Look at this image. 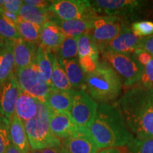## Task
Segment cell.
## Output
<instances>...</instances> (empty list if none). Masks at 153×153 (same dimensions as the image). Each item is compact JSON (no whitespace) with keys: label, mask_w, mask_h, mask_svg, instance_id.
<instances>
[{"label":"cell","mask_w":153,"mask_h":153,"mask_svg":"<svg viewBox=\"0 0 153 153\" xmlns=\"http://www.w3.org/2000/svg\"><path fill=\"white\" fill-rule=\"evenodd\" d=\"M132 32L138 38H145L153 35V22L150 21H140L131 25Z\"/></svg>","instance_id":"1f68e13d"},{"label":"cell","mask_w":153,"mask_h":153,"mask_svg":"<svg viewBox=\"0 0 153 153\" xmlns=\"http://www.w3.org/2000/svg\"><path fill=\"white\" fill-rule=\"evenodd\" d=\"M30 153H58V148L31 150L30 151Z\"/></svg>","instance_id":"60d3db41"},{"label":"cell","mask_w":153,"mask_h":153,"mask_svg":"<svg viewBox=\"0 0 153 153\" xmlns=\"http://www.w3.org/2000/svg\"><path fill=\"white\" fill-rule=\"evenodd\" d=\"M77 39L78 37H65L57 53L59 60H70L78 56Z\"/></svg>","instance_id":"83f0119b"},{"label":"cell","mask_w":153,"mask_h":153,"mask_svg":"<svg viewBox=\"0 0 153 153\" xmlns=\"http://www.w3.org/2000/svg\"><path fill=\"white\" fill-rule=\"evenodd\" d=\"M141 85L153 88V57L147 65L143 67V71L140 79Z\"/></svg>","instance_id":"d6a6232c"},{"label":"cell","mask_w":153,"mask_h":153,"mask_svg":"<svg viewBox=\"0 0 153 153\" xmlns=\"http://www.w3.org/2000/svg\"><path fill=\"white\" fill-rule=\"evenodd\" d=\"M62 145L68 153H98L99 150L89 129L82 128L72 136L63 140Z\"/></svg>","instance_id":"5bb4252c"},{"label":"cell","mask_w":153,"mask_h":153,"mask_svg":"<svg viewBox=\"0 0 153 153\" xmlns=\"http://www.w3.org/2000/svg\"><path fill=\"white\" fill-rule=\"evenodd\" d=\"M95 16L85 17L69 21H62L57 19V20H55L53 22L58 25L65 36L78 37L83 34L89 33L92 28L94 18Z\"/></svg>","instance_id":"ac0fdd59"},{"label":"cell","mask_w":153,"mask_h":153,"mask_svg":"<svg viewBox=\"0 0 153 153\" xmlns=\"http://www.w3.org/2000/svg\"><path fill=\"white\" fill-rule=\"evenodd\" d=\"M99 149L123 148L133 138L116 104L101 103L89 128Z\"/></svg>","instance_id":"7a4b0ae2"},{"label":"cell","mask_w":153,"mask_h":153,"mask_svg":"<svg viewBox=\"0 0 153 153\" xmlns=\"http://www.w3.org/2000/svg\"><path fill=\"white\" fill-rule=\"evenodd\" d=\"M72 100L70 114L72 119L79 128L89 129L97 115L98 103L83 89L74 90Z\"/></svg>","instance_id":"52a82bcc"},{"label":"cell","mask_w":153,"mask_h":153,"mask_svg":"<svg viewBox=\"0 0 153 153\" xmlns=\"http://www.w3.org/2000/svg\"><path fill=\"white\" fill-rule=\"evenodd\" d=\"M16 26L23 40L34 45H40L42 29L41 26L25 22L19 17Z\"/></svg>","instance_id":"484cf974"},{"label":"cell","mask_w":153,"mask_h":153,"mask_svg":"<svg viewBox=\"0 0 153 153\" xmlns=\"http://www.w3.org/2000/svg\"><path fill=\"white\" fill-rule=\"evenodd\" d=\"M58 153H68V151L66 150V149L65 148V147L62 145H61L58 148Z\"/></svg>","instance_id":"7bdbcfd3"},{"label":"cell","mask_w":153,"mask_h":153,"mask_svg":"<svg viewBox=\"0 0 153 153\" xmlns=\"http://www.w3.org/2000/svg\"><path fill=\"white\" fill-rule=\"evenodd\" d=\"M50 13L51 11L48 9L36 8L23 3L19 16L25 22L43 26L45 23L51 21Z\"/></svg>","instance_id":"603a6c76"},{"label":"cell","mask_w":153,"mask_h":153,"mask_svg":"<svg viewBox=\"0 0 153 153\" xmlns=\"http://www.w3.org/2000/svg\"><path fill=\"white\" fill-rule=\"evenodd\" d=\"M79 63L84 72L89 74L94 71L98 66L99 62L94 60L91 57L86 56L79 57Z\"/></svg>","instance_id":"836d02e7"},{"label":"cell","mask_w":153,"mask_h":153,"mask_svg":"<svg viewBox=\"0 0 153 153\" xmlns=\"http://www.w3.org/2000/svg\"><path fill=\"white\" fill-rule=\"evenodd\" d=\"M49 125L51 133L63 140L72 136L79 128L72 119L70 112H56L50 110Z\"/></svg>","instance_id":"4fadbf2b"},{"label":"cell","mask_w":153,"mask_h":153,"mask_svg":"<svg viewBox=\"0 0 153 153\" xmlns=\"http://www.w3.org/2000/svg\"><path fill=\"white\" fill-rule=\"evenodd\" d=\"M77 47L78 57L89 56L98 62L99 47L90 34L85 33L78 36Z\"/></svg>","instance_id":"4316f807"},{"label":"cell","mask_w":153,"mask_h":153,"mask_svg":"<svg viewBox=\"0 0 153 153\" xmlns=\"http://www.w3.org/2000/svg\"><path fill=\"white\" fill-rule=\"evenodd\" d=\"M135 57H136L137 60L138 62L143 67H145V65L150 62V61L152 59V56L151 55L149 54L148 52L142 49H138L133 53Z\"/></svg>","instance_id":"d590c367"},{"label":"cell","mask_w":153,"mask_h":153,"mask_svg":"<svg viewBox=\"0 0 153 153\" xmlns=\"http://www.w3.org/2000/svg\"><path fill=\"white\" fill-rule=\"evenodd\" d=\"M141 39L134 35L131 29L124 25L118 35L106 44L99 46L101 53L109 52L133 54L137 50L140 49Z\"/></svg>","instance_id":"30bf717a"},{"label":"cell","mask_w":153,"mask_h":153,"mask_svg":"<svg viewBox=\"0 0 153 153\" xmlns=\"http://www.w3.org/2000/svg\"><path fill=\"white\" fill-rule=\"evenodd\" d=\"M38 101L34 97L22 90L20 91L15 114L23 123H26L36 116L38 111Z\"/></svg>","instance_id":"ffe728a7"},{"label":"cell","mask_w":153,"mask_h":153,"mask_svg":"<svg viewBox=\"0 0 153 153\" xmlns=\"http://www.w3.org/2000/svg\"><path fill=\"white\" fill-rule=\"evenodd\" d=\"M95 14L107 16H118L132 13L140 1L133 0H97L90 1Z\"/></svg>","instance_id":"8fae6325"},{"label":"cell","mask_w":153,"mask_h":153,"mask_svg":"<svg viewBox=\"0 0 153 153\" xmlns=\"http://www.w3.org/2000/svg\"><path fill=\"white\" fill-rule=\"evenodd\" d=\"M51 87L56 90L72 94L75 89L70 83L64 69L59 62L58 58L54 55L53 60V72L51 75Z\"/></svg>","instance_id":"cb8c5ba5"},{"label":"cell","mask_w":153,"mask_h":153,"mask_svg":"<svg viewBox=\"0 0 153 153\" xmlns=\"http://www.w3.org/2000/svg\"><path fill=\"white\" fill-rule=\"evenodd\" d=\"M10 120L0 115V153H5L11 144Z\"/></svg>","instance_id":"4dcf8cb0"},{"label":"cell","mask_w":153,"mask_h":153,"mask_svg":"<svg viewBox=\"0 0 153 153\" xmlns=\"http://www.w3.org/2000/svg\"><path fill=\"white\" fill-rule=\"evenodd\" d=\"M5 153H20V152L17 150V149L15 148V147L12 144L9 145V147L7 148V151H6Z\"/></svg>","instance_id":"b9f144b4"},{"label":"cell","mask_w":153,"mask_h":153,"mask_svg":"<svg viewBox=\"0 0 153 153\" xmlns=\"http://www.w3.org/2000/svg\"><path fill=\"white\" fill-rule=\"evenodd\" d=\"M38 46L22 38L14 41L15 70L27 68L36 60Z\"/></svg>","instance_id":"e0dca14e"},{"label":"cell","mask_w":153,"mask_h":153,"mask_svg":"<svg viewBox=\"0 0 153 153\" xmlns=\"http://www.w3.org/2000/svg\"><path fill=\"white\" fill-rule=\"evenodd\" d=\"M65 37L58 25L49 21L42 26L39 45L52 54L57 53Z\"/></svg>","instance_id":"2e32d148"},{"label":"cell","mask_w":153,"mask_h":153,"mask_svg":"<svg viewBox=\"0 0 153 153\" xmlns=\"http://www.w3.org/2000/svg\"><path fill=\"white\" fill-rule=\"evenodd\" d=\"M53 57L54 55L38 45L36 61L37 62L41 78L50 86H51Z\"/></svg>","instance_id":"d4e9b609"},{"label":"cell","mask_w":153,"mask_h":153,"mask_svg":"<svg viewBox=\"0 0 153 153\" xmlns=\"http://www.w3.org/2000/svg\"><path fill=\"white\" fill-rule=\"evenodd\" d=\"M72 94L52 89L48 95L45 104L53 111L70 112L72 108Z\"/></svg>","instance_id":"44dd1931"},{"label":"cell","mask_w":153,"mask_h":153,"mask_svg":"<svg viewBox=\"0 0 153 153\" xmlns=\"http://www.w3.org/2000/svg\"><path fill=\"white\" fill-rule=\"evenodd\" d=\"M10 137L11 144L20 153H30V147L25 130L24 123L16 114L10 120Z\"/></svg>","instance_id":"d6986e66"},{"label":"cell","mask_w":153,"mask_h":153,"mask_svg":"<svg viewBox=\"0 0 153 153\" xmlns=\"http://www.w3.org/2000/svg\"><path fill=\"white\" fill-rule=\"evenodd\" d=\"M5 1H6V0H4V1H0V7L2 6L3 4L5 3Z\"/></svg>","instance_id":"ee69618b"},{"label":"cell","mask_w":153,"mask_h":153,"mask_svg":"<svg viewBox=\"0 0 153 153\" xmlns=\"http://www.w3.org/2000/svg\"><path fill=\"white\" fill-rule=\"evenodd\" d=\"M116 104L135 137L153 138V88L141 85L134 87Z\"/></svg>","instance_id":"6da1fadb"},{"label":"cell","mask_w":153,"mask_h":153,"mask_svg":"<svg viewBox=\"0 0 153 153\" xmlns=\"http://www.w3.org/2000/svg\"><path fill=\"white\" fill-rule=\"evenodd\" d=\"M0 37L15 41L21 39L16 25L0 12Z\"/></svg>","instance_id":"f546056e"},{"label":"cell","mask_w":153,"mask_h":153,"mask_svg":"<svg viewBox=\"0 0 153 153\" xmlns=\"http://www.w3.org/2000/svg\"><path fill=\"white\" fill-rule=\"evenodd\" d=\"M123 26L124 24L120 17L96 16L94 18L92 28L89 34L99 47L116 38Z\"/></svg>","instance_id":"9c48e42d"},{"label":"cell","mask_w":153,"mask_h":153,"mask_svg":"<svg viewBox=\"0 0 153 153\" xmlns=\"http://www.w3.org/2000/svg\"><path fill=\"white\" fill-rule=\"evenodd\" d=\"M48 10L62 21L74 20L97 16L89 1L57 0L51 1Z\"/></svg>","instance_id":"ba28073f"},{"label":"cell","mask_w":153,"mask_h":153,"mask_svg":"<svg viewBox=\"0 0 153 153\" xmlns=\"http://www.w3.org/2000/svg\"><path fill=\"white\" fill-rule=\"evenodd\" d=\"M0 12H1V14H2L4 16L6 17V18L8 19L9 21H11V22L14 23V24L16 25L17 22H18V21L19 19V14H12V13L9 12V11L4 10V9H2L1 8H0Z\"/></svg>","instance_id":"f35d334b"},{"label":"cell","mask_w":153,"mask_h":153,"mask_svg":"<svg viewBox=\"0 0 153 153\" xmlns=\"http://www.w3.org/2000/svg\"><path fill=\"white\" fill-rule=\"evenodd\" d=\"M85 87L95 101L108 103L119 97L123 82L112 67L104 62L99 63L94 71L87 74Z\"/></svg>","instance_id":"3957f363"},{"label":"cell","mask_w":153,"mask_h":153,"mask_svg":"<svg viewBox=\"0 0 153 153\" xmlns=\"http://www.w3.org/2000/svg\"><path fill=\"white\" fill-rule=\"evenodd\" d=\"M23 3L24 1L21 0H9V1L6 0L5 3L3 4L0 8L12 14H19Z\"/></svg>","instance_id":"e575fe53"},{"label":"cell","mask_w":153,"mask_h":153,"mask_svg":"<svg viewBox=\"0 0 153 153\" xmlns=\"http://www.w3.org/2000/svg\"><path fill=\"white\" fill-rule=\"evenodd\" d=\"M15 76L21 90L45 104L50 91L53 89L41 78L37 62L35 60L30 65L15 70Z\"/></svg>","instance_id":"8992f818"},{"label":"cell","mask_w":153,"mask_h":153,"mask_svg":"<svg viewBox=\"0 0 153 153\" xmlns=\"http://www.w3.org/2000/svg\"><path fill=\"white\" fill-rule=\"evenodd\" d=\"M98 153H126L125 150H123V148H107L100 151Z\"/></svg>","instance_id":"ab89813d"},{"label":"cell","mask_w":153,"mask_h":153,"mask_svg":"<svg viewBox=\"0 0 153 153\" xmlns=\"http://www.w3.org/2000/svg\"><path fill=\"white\" fill-rule=\"evenodd\" d=\"M140 49L144 50L153 57V35L148 37L142 38Z\"/></svg>","instance_id":"8d00e7d4"},{"label":"cell","mask_w":153,"mask_h":153,"mask_svg":"<svg viewBox=\"0 0 153 153\" xmlns=\"http://www.w3.org/2000/svg\"><path fill=\"white\" fill-rule=\"evenodd\" d=\"M14 71V41L0 37V93Z\"/></svg>","instance_id":"9a60e30c"},{"label":"cell","mask_w":153,"mask_h":153,"mask_svg":"<svg viewBox=\"0 0 153 153\" xmlns=\"http://www.w3.org/2000/svg\"><path fill=\"white\" fill-rule=\"evenodd\" d=\"M59 62L64 69L72 87L81 88L80 89L85 87V72L80 66L78 59L59 60Z\"/></svg>","instance_id":"7402d4cb"},{"label":"cell","mask_w":153,"mask_h":153,"mask_svg":"<svg viewBox=\"0 0 153 153\" xmlns=\"http://www.w3.org/2000/svg\"><path fill=\"white\" fill-rule=\"evenodd\" d=\"M20 91L14 72L4 85L0 93V115L9 120L15 114Z\"/></svg>","instance_id":"7c38bea8"},{"label":"cell","mask_w":153,"mask_h":153,"mask_svg":"<svg viewBox=\"0 0 153 153\" xmlns=\"http://www.w3.org/2000/svg\"><path fill=\"white\" fill-rule=\"evenodd\" d=\"M126 153H153V138H133L126 146Z\"/></svg>","instance_id":"f1b7e54d"},{"label":"cell","mask_w":153,"mask_h":153,"mask_svg":"<svg viewBox=\"0 0 153 153\" xmlns=\"http://www.w3.org/2000/svg\"><path fill=\"white\" fill-rule=\"evenodd\" d=\"M106 62L111 65L126 87H131L140 82L143 67L137 60L134 54H126L105 51L101 53Z\"/></svg>","instance_id":"5b68a950"},{"label":"cell","mask_w":153,"mask_h":153,"mask_svg":"<svg viewBox=\"0 0 153 153\" xmlns=\"http://www.w3.org/2000/svg\"><path fill=\"white\" fill-rule=\"evenodd\" d=\"M49 121L50 109L45 104L38 101L37 114L33 118L24 123L31 150L61 146L60 140L51 133Z\"/></svg>","instance_id":"277c9868"},{"label":"cell","mask_w":153,"mask_h":153,"mask_svg":"<svg viewBox=\"0 0 153 153\" xmlns=\"http://www.w3.org/2000/svg\"><path fill=\"white\" fill-rule=\"evenodd\" d=\"M24 3L32 6V7H36V8L48 9L51 1H44V0H25L24 1Z\"/></svg>","instance_id":"74e56055"}]
</instances>
